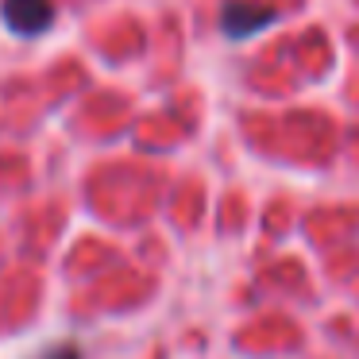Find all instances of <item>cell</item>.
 Instances as JSON below:
<instances>
[{
	"instance_id": "obj_3",
	"label": "cell",
	"mask_w": 359,
	"mask_h": 359,
	"mask_svg": "<svg viewBox=\"0 0 359 359\" xmlns=\"http://www.w3.org/2000/svg\"><path fill=\"white\" fill-rule=\"evenodd\" d=\"M35 359H81V348L78 344H55V348L39 351Z\"/></svg>"
},
{
	"instance_id": "obj_2",
	"label": "cell",
	"mask_w": 359,
	"mask_h": 359,
	"mask_svg": "<svg viewBox=\"0 0 359 359\" xmlns=\"http://www.w3.org/2000/svg\"><path fill=\"white\" fill-rule=\"evenodd\" d=\"M274 20H278V12L266 8V4L232 0L224 8V16H220V32H224L228 39H251V35H259L266 24H274Z\"/></svg>"
},
{
	"instance_id": "obj_1",
	"label": "cell",
	"mask_w": 359,
	"mask_h": 359,
	"mask_svg": "<svg viewBox=\"0 0 359 359\" xmlns=\"http://www.w3.org/2000/svg\"><path fill=\"white\" fill-rule=\"evenodd\" d=\"M0 16L16 35H43L55 24V4L50 0H4L0 4Z\"/></svg>"
}]
</instances>
